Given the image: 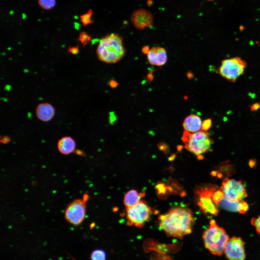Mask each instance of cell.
Listing matches in <instances>:
<instances>
[{"label": "cell", "instance_id": "28", "mask_svg": "<svg viewBox=\"0 0 260 260\" xmlns=\"http://www.w3.org/2000/svg\"><path fill=\"white\" fill-rule=\"evenodd\" d=\"M252 225L256 228L257 231L260 234V216L257 218H253L252 219Z\"/></svg>", "mask_w": 260, "mask_h": 260}, {"label": "cell", "instance_id": "25", "mask_svg": "<svg viewBox=\"0 0 260 260\" xmlns=\"http://www.w3.org/2000/svg\"><path fill=\"white\" fill-rule=\"evenodd\" d=\"M248 209V206L247 203L242 200L239 202V212L242 214H245Z\"/></svg>", "mask_w": 260, "mask_h": 260}, {"label": "cell", "instance_id": "45", "mask_svg": "<svg viewBox=\"0 0 260 260\" xmlns=\"http://www.w3.org/2000/svg\"><path fill=\"white\" fill-rule=\"evenodd\" d=\"M25 70L26 71H24V72H25V73H27L29 72V71L28 70V69H26Z\"/></svg>", "mask_w": 260, "mask_h": 260}, {"label": "cell", "instance_id": "5", "mask_svg": "<svg viewBox=\"0 0 260 260\" xmlns=\"http://www.w3.org/2000/svg\"><path fill=\"white\" fill-rule=\"evenodd\" d=\"M217 189L216 185H205L198 186L195 190L197 204L205 215L211 214L216 216L218 214L217 206L212 199L213 194Z\"/></svg>", "mask_w": 260, "mask_h": 260}, {"label": "cell", "instance_id": "1", "mask_svg": "<svg viewBox=\"0 0 260 260\" xmlns=\"http://www.w3.org/2000/svg\"><path fill=\"white\" fill-rule=\"evenodd\" d=\"M160 227L167 236L182 239L192 232L194 223L193 214L189 208L174 207L159 217Z\"/></svg>", "mask_w": 260, "mask_h": 260}, {"label": "cell", "instance_id": "22", "mask_svg": "<svg viewBox=\"0 0 260 260\" xmlns=\"http://www.w3.org/2000/svg\"><path fill=\"white\" fill-rule=\"evenodd\" d=\"M93 14L92 10L89 9L86 14L81 16L80 18L83 26H86L89 24H92L93 23L91 19V16Z\"/></svg>", "mask_w": 260, "mask_h": 260}, {"label": "cell", "instance_id": "44", "mask_svg": "<svg viewBox=\"0 0 260 260\" xmlns=\"http://www.w3.org/2000/svg\"><path fill=\"white\" fill-rule=\"evenodd\" d=\"M227 120L228 118H227L225 117L224 118V121H225V122H226V121H227Z\"/></svg>", "mask_w": 260, "mask_h": 260}, {"label": "cell", "instance_id": "16", "mask_svg": "<svg viewBox=\"0 0 260 260\" xmlns=\"http://www.w3.org/2000/svg\"><path fill=\"white\" fill-rule=\"evenodd\" d=\"M145 193H139L137 190L132 189L128 192L125 195L124 199V205L126 208L135 205L141 201V199L145 196Z\"/></svg>", "mask_w": 260, "mask_h": 260}, {"label": "cell", "instance_id": "32", "mask_svg": "<svg viewBox=\"0 0 260 260\" xmlns=\"http://www.w3.org/2000/svg\"><path fill=\"white\" fill-rule=\"evenodd\" d=\"M11 140V138L8 136H4L2 138H1V142L3 144H6L10 142Z\"/></svg>", "mask_w": 260, "mask_h": 260}, {"label": "cell", "instance_id": "11", "mask_svg": "<svg viewBox=\"0 0 260 260\" xmlns=\"http://www.w3.org/2000/svg\"><path fill=\"white\" fill-rule=\"evenodd\" d=\"M131 21L135 27L139 30H143L152 25L153 16L149 11L144 9L137 10L131 15Z\"/></svg>", "mask_w": 260, "mask_h": 260}, {"label": "cell", "instance_id": "46", "mask_svg": "<svg viewBox=\"0 0 260 260\" xmlns=\"http://www.w3.org/2000/svg\"><path fill=\"white\" fill-rule=\"evenodd\" d=\"M207 1H214V0H207Z\"/></svg>", "mask_w": 260, "mask_h": 260}, {"label": "cell", "instance_id": "26", "mask_svg": "<svg viewBox=\"0 0 260 260\" xmlns=\"http://www.w3.org/2000/svg\"><path fill=\"white\" fill-rule=\"evenodd\" d=\"M159 150L163 152L165 154H169V147L166 143L163 142L159 143L157 145Z\"/></svg>", "mask_w": 260, "mask_h": 260}, {"label": "cell", "instance_id": "30", "mask_svg": "<svg viewBox=\"0 0 260 260\" xmlns=\"http://www.w3.org/2000/svg\"><path fill=\"white\" fill-rule=\"evenodd\" d=\"M232 169V165H227L221 167L220 168V171L221 172H229L231 171Z\"/></svg>", "mask_w": 260, "mask_h": 260}, {"label": "cell", "instance_id": "7", "mask_svg": "<svg viewBox=\"0 0 260 260\" xmlns=\"http://www.w3.org/2000/svg\"><path fill=\"white\" fill-rule=\"evenodd\" d=\"M246 66L247 63L245 60L240 57H234L223 60L217 72L223 78L234 82L244 74Z\"/></svg>", "mask_w": 260, "mask_h": 260}, {"label": "cell", "instance_id": "8", "mask_svg": "<svg viewBox=\"0 0 260 260\" xmlns=\"http://www.w3.org/2000/svg\"><path fill=\"white\" fill-rule=\"evenodd\" d=\"M88 198V195L85 194L83 199H75L67 206L64 217L68 223L78 225L83 221L86 214V202Z\"/></svg>", "mask_w": 260, "mask_h": 260}, {"label": "cell", "instance_id": "39", "mask_svg": "<svg viewBox=\"0 0 260 260\" xmlns=\"http://www.w3.org/2000/svg\"><path fill=\"white\" fill-rule=\"evenodd\" d=\"M197 159H198L199 160H203L204 159V157L202 155H199L197 156Z\"/></svg>", "mask_w": 260, "mask_h": 260}, {"label": "cell", "instance_id": "43", "mask_svg": "<svg viewBox=\"0 0 260 260\" xmlns=\"http://www.w3.org/2000/svg\"><path fill=\"white\" fill-rule=\"evenodd\" d=\"M249 95L251 97H252L253 98H254L255 97V95H254V94H253V95H252V94H251L250 95Z\"/></svg>", "mask_w": 260, "mask_h": 260}, {"label": "cell", "instance_id": "29", "mask_svg": "<svg viewBox=\"0 0 260 260\" xmlns=\"http://www.w3.org/2000/svg\"><path fill=\"white\" fill-rule=\"evenodd\" d=\"M78 47H79V44H78V43L77 46L76 47H73L72 48H70H70H69L68 49V51L67 53H71L72 54L74 55L77 54L79 52Z\"/></svg>", "mask_w": 260, "mask_h": 260}, {"label": "cell", "instance_id": "3", "mask_svg": "<svg viewBox=\"0 0 260 260\" xmlns=\"http://www.w3.org/2000/svg\"><path fill=\"white\" fill-rule=\"evenodd\" d=\"M203 239L206 249L211 254L220 256L224 254L230 238L225 231L212 220L209 227L203 233Z\"/></svg>", "mask_w": 260, "mask_h": 260}, {"label": "cell", "instance_id": "10", "mask_svg": "<svg viewBox=\"0 0 260 260\" xmlns=\"http://www.w3.org/2000/svg\"><path fill=\"white\" fill-rule=\"evenodd\" d=\"M245 243L240 237H234L229 239L225 246V256L228 260H245Z\"/></svg>", "mask_w": 260, "mask_h": 260}, {"label": "cell", "instance_id": "21", "mask_svg": "<svg viewBox=\"0 0 260 260\" xmlns=\"http://www.w3.org/2000/svg\"><path fill=\"white\" fill-rule=\"evenodd\" d=\"M91 260H106V253L103 250L96 249L91 253Z\"/></svg>", "mask_w": 260, "mask_h": 260}, {"label": "cell", "instance_id": "2", "mask_svg": "<svg viewBox=\"0 0 260 260\" xmlns=\"http://www.w3.org/2000/svg\"><path fill=\"white\" fill-rule=\"evenodd\" d=\"M123 39L120 36L114 33L102 38L97 50L98 59L108 64L119 61L125 53Z\"/></svg>", "mask_w": 260, "mask_h": 260}, {"label": "cell", "instance_id": "13", "mask_svg": "<svg viewBox=\"0 0 260 260\" xmlns=\"http://www.w3.org/2000/svg\"><path fill=\"white\" fill-rule=\"evenodd\" d=\"M35 114L38 119L44 122L50 121L54 117L55 109L49 103H41L36 109Z\"/></svg>", "mask_w": 260, "mask_h": 260}, {"label": "cell", "instance_id": "18", "mask_svg": "<svg viewBox=\"0 0 260 260\" xmlns=\"http://www.w3.org/2000/svg\"><path fill=\"white\" fill-rule=\"evenodd\" d=\"M171 194H180L181 197L185 196V192L183 191L182 186L175 180L171 179L166 183Z\"/></svg>", "mask_w": 260, "mask_h": 260}, {"label": "cell", "instance_id": "17", "mask_svg": "<svg viewBox=\"0 0 260 260\" xmlns=\"http://www.w3.org/2000/svg\"><path fill=\"white\" fill-rule=\"evenodd\" d=\"M155 189L157 196L162 200L167 199L171 194L167 184L162 181H159L156 183Z\"/></svg>", "mask_w": 260, "mask_h": 260}, {"label": "cell", "instance_id": "42", "mask_svg": "<svg viewBox=\"0 0 260 260\" xmlns=\"http://www.w3.org/2000/svg\"><path fill=\"white\" fill-rule=\"evenodd\" d=\"M11 88V86H9V85H8V86H6V88H6V89L7 90L9 91V90H10Z\"/></svg>", "mask_w": 260, "mask_h": 260}, {"label": "cell", "instance_id": "37", "mask_svg": "<svg viewBox=\"0 0 260 260\" xmlns=\"http://www.w3.org/2000/svg\"><path fill=\"white\" fill-rule=\"evenodd\" d=\"M153 4V1L152 0H147V5L148 6H151Z\"/></svg>", "mask_w": 260, "mask_h": 260}, {"label": "cell", "instance_id": "19", "mask_svg": "<svg viewBox=\"0 0 260 260\" xmlns=\"http://www.w3.org/2000/svg\"><path fill=\"white\" fill-rule=\"evenodd\" d=\"M239 202H231L224 198L218 204V207L228 211L239 212Z\"/></svg>", "mask_w": 260, "mask_h": 260}, {"label": "cell", "instance_id": "9", "mask_svg": "<svg viewBox=\"0 0 260 260\" xmlns=\"http://www.w3.org/2000/svg\"><path fill=\"white\" fill-rule=\"evenodd\" d=\"M220 189L225 198L231 202H239L247 197L246 189L241 181L225 179Z\"/></svg>", "mask_w": 260, "mask_h": 260}, {"label": "cell", "instance_id": "35", "mask_svg": "<svg viewBox=\"0 0 260 260\" xmlns=\"http://www.w3.org/2000/svg\"><path fill=\"white\" fill-rule=\"evenodd\" d=\"M150 49L149 47L147 46H145L143 47L142 49V51L143 53L147 55L148 53H149Z\"/></svg>", "mask_w": 260, "mask_h": 260}, {"label": "cell", "instance_id": "38", "mask_svg": "<svg viewBox=\"0 0 260 260\" xmlns=\"http://www.w3.org/2000/svg\"><path fill=\"white\" fill-rule=\"evenodd\" d=\"M183 148V146L181 145H179L177 147V150L179 151L180 152Z\"/></svg>", "mask_w": 260, "mask_h": 260}, {"label": "cell", "instance_id": "24", "mask_svg": "<svg viewBox=\"0 0 260 260\" xmlns=\"http://www.w3.org/2000/svg\"><path fill=\"white\" fill-rule=\"evenodd\" d=\"M78 40L84 46L91 41V37L86 32H82L80 34Z\"/></svg>", "mask_w": 260, "mask_h": 260}, {"label": "cell", "instance_id": "34", "mask_svg": "<svg viewBox=\"0 0 260 260\" xmlns=\"http://www.w3.org/2000/svg\"><path fill=\"white\" fill-rule=\"evenodd\" d=\"M256 164V160L251 159L248 162V165L251 168L254 167Z\"/></svg>", "mask_w": 260, "mask_h": 260}, {"label": "cell", "instance_id": "14", "mask_svg": "<svg viewBox=\"0 0 260 260\" xmlns=\"http://www.w3.org/2000/svg\"><path fill=\"white\" fill-rule=\"evenodd\" d=\"M76 144L72 138L66 136L60 138L58 142V149L60 153L68 155L75 151Z\"/></svg>", "mask_w": 260, "mask_h": 260}, {"label": "cell", "instance_id": "4", "mask_svg": "<svg viewBox=\"0 0 260 260\" xmlns=\"http://www.w3.org/2000/svg\"><path fill=\"white\" fill-rule=\"evenodd\" d=\"M182 140L186 148L197 156L207 152L214 143V140L210 138L208 132L204 131L193 134L184 131Z\"/></svg>", "mask_w": 260, "mask_h": 260}, {"label": "cell", "instance_id": "12", "mask_svg": "<svg viewBox=\"0 0 260 260\" xmlns=\"http://www.w3.org/2000/svg\"><path fill=\"white\" fill-rule=\"evenodd\" d=\"M147 55L150 64L153 66H162L167 62L166 51L162 47H153L150 49Z\"/></svg>", "mask_w": 260, "mask_h": 260}, {"label": "cell", "instance_id": "23", "mask_svg": "<svg viewBox=\"0 0 260 260\" xmlns=\"http://www.w3.org/2000/svg\"><path fill=\"white\" fill-rule=\"evenodd\" d=\"M225 197L223 192L220 189H217L213 194L212 199L215 204L218 207L219 203Z\"/></svg>", "mask_w": 260, "mask_h": 260}, {"label": "cell", "instance_id": "27", "mask_svg": "<svg viewBox=\"0 0 260 260\" xmlns=\"http://www.w3.org/2000/svg\"><path fill=\"white\" fill-rule=\"evenodd\" d=\"M212 126V120L211 118L203 121L202 124L201 129L204 131L209 130Z\"/></svg>", "mask_w": 260, "mask_h": 260}, {"label": "cell", "instance_id": "41", "mask_svg": "<svg viewBox=\"0 0 260 260\" xmlns=\"http://www.w3.org/2000/svg\"><path fill=\"white\" fill-rule=\"evenodd\" d=\"M217 173V172L215 171H213L211 172V174L212 176H216V175Z\"/></svg>", "mask_w": 260, "mask_h": 260}, {"label": "cell", "instance_id": "36", "mask_svg": "<svg viewBox=\"0 0 260 260\" xmlns=\"http://www.w3.org/2000/svg\"><path fill=\"white\" fill-rule=\"evenodd\" d=\"M176 156V154H172L171 156H170L169 159H168V160H169V161L172 162V161H173L174 160V159H175Z\"/></svg>", "mask_w": 260, "mask_h": 260}, {"label": "cell", "instance_id": "20", "mask_svg": "<svg viewBox=\"0 0 260 260\" xmlns=\"http://www.w3.org/2000/svg\"><path fill=\"white\" fill-rule=\"evenodd\" d=\"M38 3L42 9L50 10L55 6L56 0H38Z\"/></svg>", "mask_w": 260, "mask_h": 260}, {"label": "cell", "instance_id": "15", "mask_svg": "<svg viewBox=\"0 0 260 260\" xmlns=\"http://www.w3.org/2000/svg\"><path fill=\"white\" fill-rule=\"evenodd\" d=\"M202 124L201 120L199 116L191 115L185 118L183 127L186 131L194 133L201 129Z\"/></svg>", "mask_w": 260, "mask_h": 260}, {"label": "cell", "instance_id": "31", "mask_svg": "<svg viewBox=\"0 0 260 260\" xmlns=\"http://www.w3.org/2000/svg\"><path fill=\"white\" fill-rule=\"evenodd\" d=\"M251 111H256L260 109V103L258 102L255 103L250 106Z\"/></svg>", "mask_w": 260, "mask_h": 260}, {"label": "cell", "instance_id": "40", "mask_svg": "<svg viewBox=\"0 0 260 260\" xmlns=\"http://www.w3.org/2000/svg\"><path fill=\"white\" fill-rule=\"evenodd\" d=\"M76 153H77V154L78 155L83 156V153H82L81 151H76Z\"/></svg>", "mask_w": 260, "mask_h": 260}, {"label": "cell", "instance_id": "6", "mask_svg": "<svg viewBox=\"0 0 260 260\" xmlns=\"http://www.w3.org/2000/svg\"><path fill=\"white\" fill-rule=\"evenodd\" d=\"M126 209L127 225L138 228L144 227L152 214L151 207L143 200L132 207L126 208Z\"/></svg>", "mask_w": 260, "mask_h": 260}, {"label": "cell", "instance_id": "33", "mask_svg": "<svg viewBox=\"0 0 260 260\" xmlns=\"http://www.w3.org/2000/svg\"><path fill=\"white\" fill-rule=\"evenodd\" d=\"M109 84L110 86L112 87V88H115L118 86V83L115 81V80H112L110 81L109 82Z\"/></svg>", "mask_w": 260, "mask_h": 260}]
</instances>
